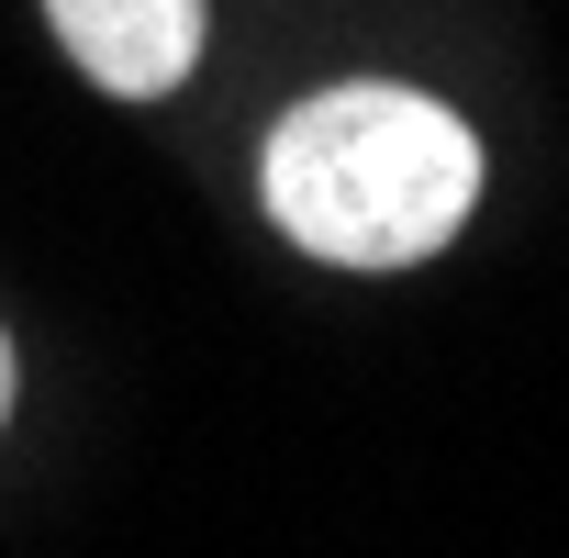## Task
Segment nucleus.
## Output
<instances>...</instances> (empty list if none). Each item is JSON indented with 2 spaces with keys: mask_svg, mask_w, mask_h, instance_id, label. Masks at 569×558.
<instances>
[{
  "mask_svg": "<svg viewBox=\"0 0 569 558\" xmlns=\"http://www.w3.org/2000/svg\"><path fill=\"white\" fill-rule=\"evenodd\" d=\"M46 23L112 101H168L201 68V0H46Z\"/></svg>",
  "mask_w": 569,
  "mask_h": 558,
  "instance_id": "f03ea898",
  "label": "nucleus"
},
{
  "mask_svg": "<svg viewBox=\"0 0 569 558\" xmlns=\"http://www.w3.org/2000/svg\"><path fill=\"white\" fill-rule=\"evenodd\" d=\"M257 190L268 223L325 268H425L480 201V146L447 101L402 79H347L279 112Z\"/></svg>",
  "mask_w": 569,
  "mask_h": 558,
  "instance_id": "f257e3e1",
  "label": "nucleus"
},
{
  "mask_svg": "<svg viewBox=\"0 0 569 558\" xmlns=\"http://www.w3.org/2000/svg\"><path fill=\"white\" fill-rule=\"evenodd\" d=\"M12 380H23V369H12V336H0V425H12Z\"/></svg>",
  "mask_w": 569,
  "mask_h": 558,
  "instance_id": "7ed1b4c3",
  "label": "nucleus"
}]
</instances>
